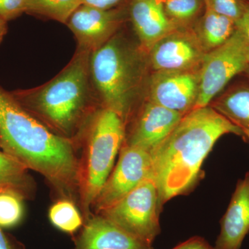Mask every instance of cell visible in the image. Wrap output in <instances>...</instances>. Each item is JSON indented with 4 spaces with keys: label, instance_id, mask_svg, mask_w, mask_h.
I'll list each match as a JSON object with an SVG mask.
<instances>
[{
    "label": "cell",
    "instance_id": "cell-16",
    "mask_svg": "<svg viewBox=\"0 0 249 249\" xmlns=\"http://www.w3.org/2000/svg\"><path fill=\"white\" fill-rule=\"evenodd\" d=\"M206 53L224 45L236 31L235 21L205 6L204 13L193 27Z\"/></svg>",
    "mask_w": 249,
    "mask_h": 249
},
{
    "label": "cell",
    "instance_id": "cell-10",
    "mask_svg": "<svg viewBox=\"0 0 249 249\" xmlns=\"http://www.w3.org/2000/svg\"><path fill=\"white\" fill-rule=\"evenodd\" d=\"M127 15L124 8L101 9L81 4L66 24L76 37L78 48L91 53L119 32Z\"/></svg>",
    "mask_w": 249,
    "mask_h": 249
},
{
    "label": "cell",
    "instance_id": "cell-22",
    "mask_svg": "<svg viewBox=\"0 0 249 249\" xmlns=\"http://www.w3.org/2000/svg\"><path fill=\"white\" fill-rule=\"evenodd\" d=\"M24 198L14 190L0 189V227H11L21 220Z\"/></svg>",
    "mask_w": 249,
    "mask_h": 249
},
{
    "label": "cell",
    "instance_id": "cell-6",
    "mask_svg": "<svg viewBox=\"0 0 249 249\" xmlns=\"http://www.w3.org/2000/svg\"><path fill=\"white\" fill-rule=\"evenodd\" d=\"M162 206L153 178L142 181L111 207L98 213L144 243L152 245L160 233Z\"/></svg>",
    "mask_w": 249,
    "mask_h": 249
},
{
    "label": "cell",
    "instance_id": "cell-21",
    "mask_svg": "<svg viewBox=\"0 0 249 249\" xmlns=\"http://www.w3.org/2000/svg\"><path fill=\"white\" fill-rule=\"evenodd\" d=\"M49 219L55 227L67 233H73L84 224V220L73 201L61 199L49 210Z\"/></svg>",
    "mask_w": 249,
    "mask_h": 249
},
{
    "label": "cell",
    "instance_id": "cell-31",
    "mask_svg": "<svg viewBox=\"0 0 249 249\" xmlns=\"http://www.w3.org/2000/svg\"><path fill=\"white\" fill-rule=\"evenodd\" d=\"M246 54H247V62H248V64L249 65V44L247 45V51H246Z\"/></svg>",
    "mask_w": 249,
    "mask_h": 249
},
{
    "label": "cell",
    "instance_id": "cell-23",
    "mask_svg": "<svg viewBox=\"0 0 249 249\" xmlns=\"http://www.w3.org/2000/svg\"><path fill=\"white\" fill-rule=\"evenodd\" d=\"M205 6L237 22L242 14L240 0H204Z\"/></svg>",
    "mask_w": 249,
    "mask_h": 249
},
{
    "label": "cell",
    "instance_id": "cell-12",
    "mask_svg": "<svg viewBox=\"0 0 249 249\" xmlns=\"http://www.w3.org/2000/svg\"><path fill=\"white\" fill-rule=\"evenodd\" d=\"M183 116L145 100L136 114L124 144L150 154L175 129Z\"/></svg>",
    "mask_w": 249,
    "mask_h": 249
},
{
    "label": "cell",
    "instance_id": "cell-5",
    "mask_svg": "<svg viewBox=\"0 0 249 249\" xmlns=\"http://www.w3.org/2000/svg\"><path fill=\"white\" fill-rule=\"evenodd\" d=\"M83 132L79 204L85 222L91 215L93 203L114 168L116 155L125 139L126 124L116 112L101 107L89 118Z\"/></svg>",
    "mask_w": 249,
    "mask_h": 249
},
{
    "label": "cell",
    "instance_id": "cell-15",
    "mask_svg": "<svg viewBox=\"0 0 249 249\" xmlns=\"http://www.w3.org/2000/svg\"><path fill=\"white\" fill-rule=\"evenodd\" d=\"M128 16L139 47L147 54L156 42L178 29L167 17L163 0H129Z\"/></svg>",
    "mask_w": 249,
    "mask_h": 249
},
{
    "label": "cell",
    "instance_id": "cell-19",
    "mask_svg": "<svg viewBox=\"0 0 249 249\" xmlns=\"http://www.w3.org/2000/svg\"><path fill=\"white\" fill-rule=\"evenodd\" d=\"M167 17L177 28L193 27L204 13V0H163Z\"/></svg>",
    "mask_w": 249,
    "mask_h": 249
},
{
    "label": "cell",
    "instance_id": "cell-32",
    "mask_svg": "<svg viewBox=\"0 0 249 249\" xmlns=\"http://www.w3.org/2000/svg\"><path fill=\"white\" fill-rule=\"evenodd\" d=\"M245 73L246 74H247V76L248 77V78L249 79V67H248V69H247V70H246Z\"/></svg>",
    "mask_w": 249,
    "mask_h": 249
},
{
    "label": "cell",
    "instance_id": "cell-20",
    "mask_svg": "<svg viewBox=\"0 0 249 249\" xmlns=\"http://www.w3.org/2000/svg\"><path fill=\"white\" fill-rule=\"evenodd\" d=\"M26 13L66 24L80 0H25Z\"/></svg>",
    "mask_w": 249,
    "mask_h": 249
},
{
    "label": "cell",
    "instance_id": "cell-4",
    "mask_svg": "<svg viewBox=\"0 0 249 249\" xmlns=\"http://www.w3.org/2000/svg\"><path fill=\"white\" fill-rule=\"evenodd\" d=\"M147 58L120 32L90 54V78L101 107L116 112L126 124L140 96Z\"/></svg>",
    "mask_w": 249,
    "mask_h": 249
},
{
    "label": "cell",
    "instance_id": "cell-3",
    "mask_svg": "<svg viewBox=\"0 0 249 249\" xmlns=\"http://www.w3.org/2000/svg\"><path fill=\"white\" fill-rule=\"evenodd\" d=\"M90 54L78 48L68 65L48 83L11 93L49 129L73 142L97 109L93 105L96 97L90 78Z\"/></svg>",
    "mask_w": 249,
    "mask_h": 249
},
{
    "label": "cell",
    "instance_id": "cell-27",
    "mask_svg": "<svg viewBox=\"0 0 249 249\" xmlns=\"http://www.w3.org/2000/svg\"><path fill=\"white\" fill-rule=\"evenodd\" d=\"M125 0H80L81 4L101 9H110L117 7Z\"/></svg>",
    "mask_w": 249,
    "mask_h": 249
},
{
    "label": "cell",
    "instance_id": "cell-1",
    "mask_svg": "<svg viewBox=\"0 0 249 249\" xmlns=\"http://www.w3.org/2000/svg\"><path fill=\"white\" fill-rule=\"evenodd\" d=\"M0 149L40 174L62 199L79 201L76 142L55 133L1 88Z\"/></svg>",
    "mask_w": 249,
    "mask_h": 249
},
{
    "label": "cell",
    "instance_id": "cell-11",
    "mask_svg": "<svg viewBox=\"0 0 249 249\" xmlns=\"http://www.w3.org/2000/svg\"><path fill=\"white\" fill-rule=\"evenodd\" d=\"M199 71H154L147 100L185 116L196 107Z\"/></svg>",
    "mask_w": 249,
    "mask_h": 249
},
{
    "label": "cell",
    "instance_id": "cell-29",
    "mask_svg": "<svg viewBox=\"0 0 249 249\" xmlns=\"http://www.w3.org/2000/svg\"><path fill=\"white\" fill-rule=\"evenodd\" d=\"M7 22L2 18L0 17V43L7 32Z\"/></svg>",
    "mask_w": 249,
    "mask_h": 249
},
{
    "label": "cell",
    "instance_id": "cell-18",
    "mask_svg": "<svg viewBox=\"0 0 249 249\" xmlns=\"http://www.w3.org/2000/svg\"><path fill=\"white\" fill-rule=\"evenodd\" d=\"M27 168L12 157L0 150V189L18 192L27 199L32 196L34 182Z\"/></svg>",
    "mask_w": 249,
    "mask_h": 249
},
{
    "label": "cell",
    "instance_id": "cell-28",
    "mask_svg": "<svg viewBox=\"0 0 249 249\" xmlns=\"http://www.w3.org/2000/svg\"><path fill=\"white\" fill-rule=\"evenodd\" d=\"M0 249H14L0 227Z\"/></svg>",
    "mask_w": 249,
    "mask_h": 249
},
{
    "label": "cell",
    "instance_id": "cell-24",
    "mask_svg": "<svg viewBox=\"0 0 249 249\" xmlns=\"http://www.w3.org/2000/svg\"><path fill=\"white\" fill-rule=\"evenodd\" d=\"M26 13L25 0H0V17L6 22Z\"/></svg>",
    "mask_w": 249,
    "mask_h": 249
},
{
    "label": "cell",
    "instance_id": "cell-30",
    "mask_svg": "<svg viewBox=\"0 0 249 249\" xmlns=\"http://www.w3.org/2000/svg\"><path fill=\"white\" fill-rule=\"evenodd\" d=\"M244 132V137L248 139L249 142V129H242Z\"/></svg>",
    "mask_w": 249,
    "mask_h": 249
},
{
    "label": "cell",
    "instance_id": "cell-25",
    "mask_svg": "<svg viewBox=\"0 0 249 249\" xmlns=\"http://www.w3.org/2000/svg\"><path fill=\"white\" fill-rule=\"evenodd\" d=\"M242 6V14L240 19L235 22L236 29L249 44V0H240Z\"/></svg>",
    "mask_w": 249,
    "mask_h": 249
},
{
    "label": "cell",
    "instance_id": "cell-17",
    "mask_svg": "<svg viewBox=\"0 0 249 249\" xmlns=\"http://www.w3.org/2000/svg\"><path fill=\"white\" fill-rule=\"evenodd\" d=\"M209 106L240 128L249 130V87L239 86L213 100Z\"/></svg>",
    "mask_w": 249,
    "mask_h": 249
},
{
    "label": "cell",
    "instance_id": "cell-26",
    "mask_svg": "<svg viewBox=\"0 0 249 249\" xmlns=\"http://www.w3.org/2000/svg\"><path fill=\"white\" fill-rule=\"evenodd\" d=\"M172 249H215L203 237L195 236Z\"/></svg>",
    "mask_w": 249,
    "mask_h": 249
},
{
    "label": "cell",
    "instance_id": "cell-8",
    "mask_svg": "<svg viewBox=\"0 0 249 249\" xmlns=\"http://www.w3.org/2000/svg\"><path fill=\"white\" fill-rule=\"evenodd\" d=\"M152 178V156L139 147L123 144L116 166L93 203L96 214L121 200L147 178Z\"/></svg>",
    "mask_w": 249,
    "mask_h": 249
},
{
    "label": "cell",
    "instance_id": "cell-13",
    "mask_svg": "<svg viewBox=\"0 0 249 249\" xmlns=\"http://www.w3.org/2000/svg\"><path fill=\"white\" fill-rule=\"evenodd\" d=\"M73 249H155L126 232L101 214L91 215L83 224Z\"/></svg>",
    "mask_w": 249,
    "mask_h": 249
},
{
    "label": "cell",
    "instance_id": "cell-7",
    "mask_svg": "<svg viewBox=\"0 0 249 249\" xmlns=\"http://www.w3.org/2000/svg\"><path fill=\"white\" fill-rule=\"evenodd\" d=\"M247 45L245 37L236 29L224 45L206 53L199 69V94L195 109L209 106L233 77L248 69Z\"/></svg>",
    "mask_w": 249,
    "mask_h": 249
},
{
    "label": "cell",
    "instance_id": "cell-9",
    "mask_svg": "<svg viewBox=\"0 0 249 249\" xmlns=\"http://www.w3.org/2000/svg\"><path fill=\"white\" fill-rule=\"evenodd\" d=\"M193 27L178 28L156 42L147 53L155 71H199L206 55Z\"/></svg>",
    "mask_w": 249,
    "mask_h": 249
},
{
    "label": "cell",
    "instance_id": "cell-2",
    "mask_svg": "<svg viewBox=\"0 0 249 249\" xmlns=\"http://www.w3.org/2000/svg\"><path fill=\"white\" fill-rule=\"evenodd\" d=\"M228 134L244 137L242 128L210 106L183 116L151 153L152 178L162 206L195 188L200 179L205 159L219 139Z\"/></svg>",
    "mask_w": 249,
    "mask_h": 249
},
{
    "label": "cell",
    "instance_id": "cell-14",
    "mask_svg": "<svg viewBox=\"0 0 249 249\" xmlns=\"http://www.w3.org/2000/svg\"><path fill=\"white\" fill-rule=\"evenodd\" d=\"M220 227L214 249H241L249 232V172L237 181Z\"/></svg>",
    "mask_w": 249,
    "mask_h": 249
}]
</instances>
